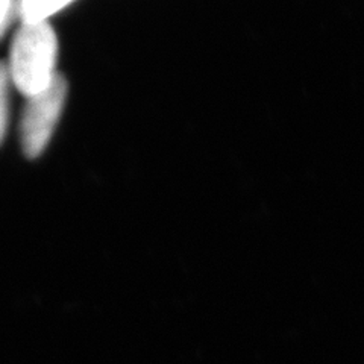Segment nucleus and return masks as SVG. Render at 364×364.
<instances>
[{"label": "nucleus", "instance_id": "1", "mask_svg": "<svg viewBox=\"0 0 364 364\" xmlns=\"http://www.w3.org/2000/svg\"><path fill=\"white\" fill-rule=\"evenodd\" d=\"M58 38L48 23H21L11 44L8 72L13 85L25 97L40 93L48 87L56 72Z\"/></svg>", "mask_w": 364, "mask_h": 364}, {"label": "nucleus", "instance_id": "2", "mask_svg": "<svg viewBox=\"0 0 364 364\" xmlns=\"http://www.w3.org/2000/svg\"><path fill=\"white\" fill-rule=\"evenodd\" d=\"M67 99V81L61 73L40 93L26 97L20 119V143L28 158H38L48 147Z\"/></svg>", "mask_w": 364, "mask_h": 364}, {"label": "nucleus", "instance_id": "3", "mask_svg": "<svg viewBox=\"0 0 364 364\" xmlns=\"http://www.w3.org/2000/svg\"><path fill=\"white\" fill-rule=\"evenodd\" d=\"M72 2H55V0H23L17 2V17L26 25L48 23V18L64 9Z\"/></svg>", "mask_w": 364, "mask_h": 364}, {"label": "nucleus", "instance_id": "4", "mask_svg": "<svg viewBox=\"0 0 364 364\" xmlns=\"http://www.w3.org/2000/svg\"><path fill=\"white\" fill-rule=\"evenodd\" d=\"M11 77L8 72V64L0 61V144H2L9 120V87Z\"/></svg>", "mask_w": 364, "mask_h": 364}, {"label": "nucleus", "instance_id": "5", "mask_svg": "<svg viewBox=\"0 0 364 364\" xmlns=\"http://www.w3.org/2000/svg\"><path fill=\"white\" fill-rule=\"evenodd\" d=\"M17 17V2L11 0H0V38L9 29L11 23Z\"/></svg>", "mask_w": 364, "mask_h": 364}]
</instances>
